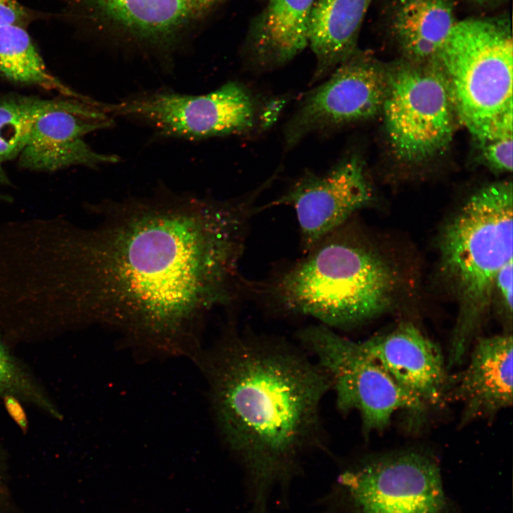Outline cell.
Here are the masks:
<instances>
[{"label":"cell","instance_id":"cell-1","mask_svg":"<svg viewBox=\"0 0 513 513\" xmlns=\"http://www.w3.org/2000/svg\"><path fill=\"white\" fill-rule=\"evenodd\" d=\"M255 199L163 192L99 204L89 227L51 219L33 261L37 301L46 314L193 358L208 314L237 295Z\"/></svg>","mask_w":513,"mask_h":513},{"label":"cell","instance_id":"cell-2","mask_svg":"<svg viewBox=\"0 0 513 513\" xmlns=\"http://www.w3.org/2000/svg\"><path fill=\"white\" fill-rule=\"evenodd\" d=\"M194 359L221 438L245 470L250 513H268L273 488L286 489L303 457L324 446L320 412L329 380L301 347L234 331Z\"/></svg>","mask_w":513,"mask_h":513},{"label":"cell","instance_id":"cell-3","mask_svg":"<svg viewBox=\"0 0 513 513\" xmlns=\"http://www.w3.org/2000/svg\"><path fill=\"white\" fill-rule=\"evenodd\" d=\"M305 254L263 285L261 291L284 311L334 329L363 323L391 306L393 269L374 251L347 237L341 227Z\"/></svg>","mask_w":513,"mask_h":513},{"label":"cell","instance_id":"cell-4","mask_svg":"<svg viewBox=\"0 0 513 513\" xmlns=\"http://www.w3.org/2000/svg\"><path fill=\"white\" fill-rule=\"evenodd\" d=\"M513 192L510 182L473 193L444 228L440 270L458 304L447 367L461 364L494 294L499 270L512 260Z\"/></svg>","mask_w":513,"mask_h":513},{"label":"cell","instance_id":"cell-5","mask_svg":"<svg viewBox=\"0 0 513 513\" xmlns=\"http://www.w3.org/2000/svg\"><path fill=\"white\" fill-rule=\"evenodd\" d=\"M457 118L480 142L512 135L513 44L506 19L456 22L436 59Z\"/></svg>","mask_w":513,"mask_h":513},{"label":"cell","instance_id":"cell-6","mask_svg":"<svg viewBox=\"0 0 513 513\" xmlns=\"http://www.w3.org/2000/svg\"><path fill=\"white\" fill-rule=\"evenodd\" d=\"M321 503L328 513H442L445 498L437 463L405 450L346 465Z\"/></svg>","mask_w":513,"mask_h":513},{"label":"cell","instance_id":"cell-7","mask_svg":"<svg viewBox=\"0 0 513 513\" xmlns=\"http://www.w3.org/2000/svg\"><path fill=\"white\" fill-rule=\"evenodd\" d=\"M301 347L327 375L337 409L357 411L363 433L381 432L393 415L405 410L420 423L426 412L361 348L359 342L338 334L325 325L310 326L297 335Z\"/></svg>","mask_w":513,"mask_h":513},{"label":"cell","instance_id":"cell-8","mask_svg":"<svg viewBox=\"0 0 513 513\" xmlns=\"http://www.w3.org/2000/svg\"><path fill=\"white\" fill-rule=\"evenodd\" d=\"M395 155L417 163L450 145L457 118L450 86L437 60L388 70L381 113Z\"/></svg>","mask_w":513,"mask_h":513},{"label":"cell","instance_id":"cell-9","mask_svg":"<svg viewBox=\"0 0 513 513\" xmlns=\"http://www.w3.org/2000/svg\"><path fill=\"white\" fill-rule=\"evenodd\" d=\"M100 108L110 117L143 123L161 135L187 140L249 133L259 126L261 111L250 90L236 81L203 95L145 92L100 103Z\"/></svg>","mask_w":513,"mask_h":513},{"label":"cell","instance_id":"cell-10","mask_svg":"<svg viewBox=\"0 0 513 513\" xmlns=\"http://www.w3.org/2000/svg\"><path fill=\"white\" fill-rule=\"evenodd\" d=\"M388 70L356 51L302 98L284 130L287 148L313 133L336 130L381 113Z\"/></svg>","mask_w":513,"mask_h":513},{"label":"cell","instance_id":"cell-11","mask_svg":"<svg viewBox=\"0 0 513 513\" xmlns=\"http://www.w3.org/2000/svg\"><path fill=\"white\" fill-rule=\"evenodd\" d=\"M373 190L361 156H344L324 173L306 172L271 206L291 207L296 215L303 251L342 227L356 212L368 205Z\"/></svg>","mask_w":513,"mask_h":513},{"label":"cell","instance_id":"cell-12","mask_svg":"<svg viewBox=\"0 0 513 513\" xmlns=\"http://www.w3.org/2000/svg\"><path fill=\"white\" fill-rule=\"evenodd\" d=\"M359 343L426 413L449 400L450 375L440 348L413 323Z\"/></svg>","mask_w":513,"mask_h":513},{"label":"cell","instance_id":"cell-13","mask_svg":"<svg viewBox=\"0 0 513 513\" xmlns=\"http://www.w3.org/2000/svg\"><path fill=\"white\" fill-rule=\"evenodd\" d=\"M111 120L103 112L85 114L55 110L46 113L34 125L18 156L19 165L27 170L53 172L71 166L95 167L115 163L118 157L98 152L84 140L88 133L110 127Z\"/></svg>","mask_w":513,"mask_h":513},{"label":"cell","instance_id":"cell-14","mask_svg":"<svg viewBox=\"0 0 513 513\" xmlns=\"http://www.w3.org/2000/svg\"><path fill=\"white\" fill-rule=\"evenodd\" d=\"M512 335L477 338L468 365L450 377L449 399L463 405L461 425L512 405Z\"/></svg>","mask_w":513,"mask_h":513},{"label":"cell","instance_id":"cell-15","mask_svg":"<svg viewBox=\"0 0 513 513\" xmlns=\"http://www.w3.org/2000/svg\"><path fill=\"white\" fill-rule=\"evenodd\" d=\"M316 0H268L251 21L244 51L252 68L265 71L289 63L309 44Z\"/></svg>","mask_w":513,"mask_h":513},{"label":"cell","instance_id":"cell-16","mask_svg":"<svg viewBox=\"0 0 513 513\" xmlns=\"http://www.w3.org/2000/svg\"><path fill=\"white\" fill-rule=\"evenodd\" d=\"M372 0H316L308 46L316 58L312 83L321 81L356 51L359 31Z\"/></svg>","mask_w":513,"mask_h":513},{"label":"cell","instance_id":"cell-17","mask_svg":"<svg viewBox=\"0 0 513 513\" xmlns=\"http://www.w3.org/2000/svg\"><path fill=\"white\" fill-rule=\"evenodd\" d=\"M455 21L449 0H400L392 20V29L408 61H435Z\"/></svg>","mask_w":513,"mask_h":513},{"label":"cell","instance_id":"cell-18","mask_svg":"<svg viewBox=\"0 0 513 513\" xmlns=\"http://www.w3.org/2000/svg\"><path fill=\"white\" fill-rule=\"evenodd\" d=\"M105 14L146 36L172 31L227 0H91Z\"/></svg>","mask_w":513,"mask_h":513},{"label":"cell","instance_id":"cell-19","mask_svg":"<svg viewBox=\"0 0 513 513\" xmlns=\"http://www.w3.org/2000/svg\"><path fill=\"white\" fill-rule=\"evenodd\" d=\"M69 110L85 114L102 112L98 102L68 98L45 100L10 95L0 98V162L18 157L37 121L46 113Z\"/></svg>","mask_w":513,"mask_h":513},{"label":"cell","instance_id":"cell-20","mask_svg":"<svg viewBox=\"0 0 513 513\" xmlns=\"http://www.w3.org/2000/svg\"><path fill=\"white\" fill-rule=\"evenodd\" d=\"M0 73L8 80L26 85L56 90L71 98L84 100L53 76L23 26L0 27Z\"/></svg>","mask_w":513,"mask_h":513},{"label":"cell","instance_id":"cell-21","mask_svg":"<svg viewBox=\"0 0 513 513\" xmlns=\"http://www.w3.org/2000/svg\"><path fill=\"white\" fill-rule=\"evenodd\" d=\"M0 395L26 399L54 417L60 415L27 373L8 351L0 338Z\"/></svg>","mask_w":513,"mask_h":513},{"label":"cell","instance_id":"cell-22","mask_svg":"<svg viewBox=\"0 0 513 513\" xmlns=\"http://www.w3.org/2000/svg\"><path fill=\"white\" fill-rule=\"evenodd\" d=\"M512 135L480 143L484 164L497 172L512 170Z\"/></svg>","mask_w":513,"mask_h":513},{"label":"cell","instance_id":"cell-23","mask_svg":"<svg viewBox=\"0 0 513 513\" xmlns=\"http://www.w3.org/2000/svg\"><path fill=\"white\" fill-rule=\"evenodd\" d=\"M512 260L505 264L497 272L494 284V294L500 297L505 316L512 318Z\"/></svg>","mask_w":513,"mask_h":513},{"label":"cell","instance_id":"cell-24","mask_svg":"<svg viewBox=\"0 0 513 513\" xmlns=\"http://www.w3.org/2000/svg\"><path fill=\"white\" fill-rule=\"evenodd\" d=\"M29 14L18 0H0V27L7 25L24 26Z\"/></svg>","mask_w":513,"mask_h":513},{"label":"cell","instance_id":"cell-25","mask_svg":"<svg viewBox=\"0 0 513 513\" xmlns=\"http://www.w3.org/2000/svg\"><path fill=\"white\" fill-rule=\"evenodd\" d=\"M5 404L11 417L22 428H26L27 421L26 415L16 398L13 395H5Z\"/></svg>","mask_w":513,"mask_h":513},{"label":"cell","instance_id":"cell-26","mask_svg":"<svg viewBox=\"0 0 513 513\" xmlns=\"http://www.w3.org/2000/svg\"><path fill=\"white\" fill-rule=\"evenodd\" d=\"M2 163L0 162V184L2 185H9L10 181L4 171V170L2 167Z\"/></svg>","mask_w":513,"mask_h":513},{"label":"cell","instance_id":"cell-27","mask_svg":"<svg viewBox=\"0 0 513 513\" xmlns=\"http://www.w3.org/2000/svg\"><path fill=\"white\" fill-rule=\"evenodd\" d=\"M0 201H2V202H11V201H12V198H11L10 196H9V195H5V194H4V193H1V192H0Z\"/></svg>","mask_w":513,"mask_h":513},{"label":"cell","instance_id":"cell-28","mask_svg":"<svg viewBox=\"0 0 513 513\" xmlns=\"http://www.w3.org/2000/svg\"><path fill=\"white\" fill-rule=\"evenodd\" d=\"M18 222H19V221H18ZM17 222H16V223H17ZM15 225H16V224H15ZM15 225H14V227H15ZM14 228H13V229H14ZM12 231H13V230H12ZM11 233H12V232H11ZM10 237H11V235H10ZM10 237H9V238H10ZM9 241H8V243H9ZM7 246H8V244H7ZM6 249H7V247H6ZM5 254H6V252H5ZM4 259H5V255H4ZM3 266H4V265H3ZM4 296H5V294H4ZM5 299H6V296H5ZM6 302H7V301H6ZM7 304H8V303H7ZM10 307H11V306H10ZM12 310H13V309H12ZM13 311H14V310H13Z\"/></svg>","mask_w":513,"mask_h":513},{"label":"cell","instance_id":"cell-29","mask_svg":"<svg viewBox=\"0 0 513 513\" xmlns=\"http://www.w3.org/2000/svg\"><path fill=\"white\" fill-rule=\"evenodd\" d=\"M475 1H477V2H486V1H492V0H475Z\"/></svg>","mask_w":513,"mask_h":513}]
</instances>
